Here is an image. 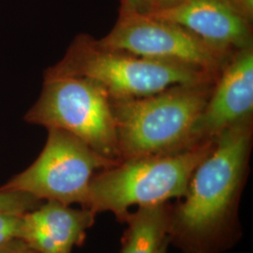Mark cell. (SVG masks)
<instances>
[{
    "label": "cell",
    "instance_id": "obj_1",
    "mask_svg": "<svg viewBox=\"0 0 253 253\" xmlns=\"http://www.w3.org/2000/svg\"><path fill=\"white\" fill-rule=\"evenodd\" d=\"M253 144L251 120L214 138L186 193L171 204L169 241L183 253H222L242 232L238 208Z\"/></svg>",
    "mask_w": 253,
    "mask_h": 253
},
{
    "label": "cell",
    "instance_id": "obj_2",
    "mask_svg": "<svg viewBox=\"0 0 253 253\" xmlns=\"http://www.w3.org/2000/svg\"><path fill=\"white\" fill-rule=\"evenodd\" d=\"M209 84L174 85L142 98L112 99L120 161L177 153L201 144L194 129L211 93Z\"/></svg>",
    "mask_w": 253,
    "mask_h": 253
},
{
    "label": "cell",
    "instance_id": "obj_3",
    "mask_svg": "<svg viewBox=\"0 0 253 253\" xmlns=\"http://www.w3.org/2000/svg\"><path fill=\"white\" fill-rule=\"evenodd\" d=\"M212 140L177 153L121 160L91 182L85 208L113 213L123 223L133 207L169 203L184 196L192 172L213 146Z\"/></svg>",
    "mask_w": 253,
    "mask_h": 253
},
{
    "label": "cell",
    "instance_id": "obj_4",
    "mask_svg": "<svg viewBox=\"0 0 253 253\" xmlns=\"http://www.w3.org/2000/svg\"><path fill=\"white\" fill-rule=\"evenodd\" d=\"M79 77L99 84L113 100L142 98L179 84L210 83L215 76L186 67L104 48L86 35L77 37L44 81Z\"/></svg>",
    "mask_w": 253,
    "mask_h": 253
},
{
    "label": "cell",
    "instance_id": "obj_5",
    "mask_svg": "<svg viewBox=\"0 0 253 253\" xmlns=\"http://www.w3.org/2000/svg\"><path fill=\"white\" fill-rule=\"evenodd\" d=\"M25 119L79 138L100 155L120 161L112 99L99 84L85 78L44 81L43 90Z\"/></svg>",
    "mask_w": 253,
    "mask_h": 253
},
{
    "label": "cell",
    "instance_id": "obj_6",
    "mask_svg": "<svg viewBox=\"0 0 253 253\" xmlns=\"http://www.w3.org/2000/svg\"><path fill=\"white\" fill-rule=\"evenodd\" d=\"M45 145L27 170L0 190L26 192L42 201L85 208L94 176L119 161L108 159L79 138L58 128H48Z\"/></svg>",
    "mask_w": 253,
    "mask_h": 253
},
{
    "label": "cell",
    "instance_id": "obj_7",
    "mask_svg": "<svg viewBox=\"0 0 253 253\" xmlns=\"http://www.w3.org/2000/svg\"><path fill=\"white\" fill-rule=\"evenodd\" d=\"M97 42L107 49L212 76L221 71L226 56L179 25L137 12H120L108 35Z\"/></svg>",
    "mask_w": 253,
    "mask_h": 253
},
{
    "label": "cell",
    "instance_id": "obj_8",
    "mask_svg": "<svg viewBox=\"0 0 253 253\" xmlns=\"http://www.w3.org/2000/svg\"><path fill=\"white\" fill-rule=\"evenodd\" d=\"M194 129L198 143L250 121L253 111V46L238 50L221 69Z\"/></svg>",
    "mask_w": 253,
    "mask_h": 253
},
{
    "label": "cell",
    "instance_id": "obj_9",
    "mask_svg": "<svg viewBox=\"0 0 253 253\" xmlns=\"http://www.w3.org/2000/svg\"><path fill=\"white\" fill-rule=\"evenodd\" d=\"M147 14L179 25L226 55L231 49L252 46L251 22L232 0H187L173 9Z\"/></svg>",
    "mask_w": 253,
    "mask_h": 253
},
{
    "label": "cell",
    "instance_id": "obj_10",
    "mask_svg": "<svg viewBox=\"0 0 253 253\" xmlns=\"http://www.w3.org/2000/svg\"><path fill=\"white\" fill-rule=\"evenodd\" d=\"M96 215L88 208L46 201L23 215L20 239L38 253H72L84 243Z\"/></svg>",
    "mask_w": 253,
    "mask_h": 253
},
{
    "label": "cell",
    "instance_id": "obj_11",
    "mask_svg": "<svg viewBox=\"0 0 253 253\" xmlns=\"http://www.w3.org/2000/svg\"><path fill=\"white\" fill-rule=\"evenodd\" d=\"M171 203L137 208L125 220L120 253H158L169 241ZM170 242V241H169Z\"/></svg>",
    "mask_w": 253,
    "mask_h": 253
},
{
    "label": "cell",
    "instance_id": "obj_12",
    "mask_svg": "<svg viewBox=\"0 0 253 253\" xmlns=\"http://www.w3.org/2000/svg\"><path fill=\"white\" fill-rule=\"evenodd\" d=\"M42 204V200L26 192L0 190V212L26 214Z\"/></svg>",
    "mask_w": 253,
    "mask_h": 253
},
{
    "label": "cell",
    "instance_id": "obj_13",
    "mask_svg": "<svg viewBox=\"0 0 253 253\" xmlns=\"http://www.w3.org/2000/svg\"><path fill=\"white\" fill-rule=\"evenodd\" d=\"M24 214L0 212V246L20 239Z\"/></svg>",
    "mask_w": 253,
    "mask_h": 253
},
{
    "label": "cell",
    "instance_id": "obj_14",
    "mask_svg": "<svg viewBox=\"0 0 253 253\" xmlns=\"http://www.w3.org/2000/svg\"><path fill=\"white\" fill-rule=\"evenodd\" d=\"M187 0H144L145 14L173 9Z\"/></svg>",
    "mask_w": 253,
    "mask_h": 253
},
{
    "label": "cell",
    "instance_id": "obj_15",
    "mask_svg": "<svg viewBox=\"0 0 253 253\" xmlns=\"http://www.w3.org/2000/svg\"><path fill=\"white\" fill-rule=\"evenodd\" d=\"M0 253H38L22 239H13L0 246Z\"/></svg>",
    "mask_w": 253,
    "mask_h": 253
},
{
    "label": "cell",
    "instance_id": "obj_16",
    "mask_svg": "<svg viewBox=\"0 0 253 253\" xmlns=\"http://www.w3.org/2000/svg\"><path fill=\"white\" fill-rule=\"evenodd\" d=\"M120 12H137L145 14L144 0H121Z\"/></svg>",
    "mask_w": 253,
    "mask_h": 253
},
{
    "label": "cell",
    "instance_id": "obj_17",
    "mask_svg": "<svg viewBox=\"0 0 253 253\" xmlns=\"http://www.w3.org/2000/svg\"><path fill=\"white\" fill-rule=\"evenodd\" d=\"M169 244H170L169 241L166 242V243H164L158 253H167V250H168V246H169Z\"/></svg>",
    "mask_w": 253,
    "mask_h": 253
}]
</instances>
